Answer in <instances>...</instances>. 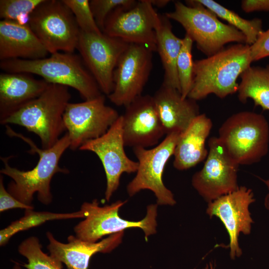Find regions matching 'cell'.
<instances>
[{"instance_id":"cell-1","label":"cell","mask_w":269,"mask_h":269,"mask_svg":"<svg viewBox=\"0 0 269 269\" xmlns=\"http://www.w3.org/2000/svg\"><path fill=\"white\" fill-rule=\"evenodd\" d=\"M6 133L9 136L19 137L30 147L29 153H36L39 160L35 167L29 170H21L10 166L8 157H1L4 167L0 172L10 177L12 181L7 186V190L21 202L32 206L33 195L37 194V199L42 204L48 205L52 201L50 183L57 173H68L69 171L59 165L61 157L70 147L69 135L66 133L51 148H40L29 138L14 132L10 127L5 126Z\"/></svg>"},{"instance_id":"cell-2","label":"cell","mask_w":269,"mask_h":269,"mask_svg":"<svg viewBox=\"0 0 269 269\" xmlns=\"http://www.w3.org/2000/svg\"><path fill=\"white\" fill-rule=\"evenodd\" d=\"M252 62L250 45L242 43L195 61L193 85L188 98L197 101L213 94L223 99L236 93L237 79Z\"/></svg>"},{"instance_id":"cell-3","label":"cell","mask_w":269,"mask_h":269,"mask_svg":"<svg viewBox=\"0 0 269 269\" xmlns=\"http://www.w3.org/2000/svg\"><path fill=\"white\" fill-rule=\"evenodd\" d=\"M0 67L4 72L34 74L49 84L71 87L84 101L103 94L81 57L74 53L58 52L36 60L1 61Z\"/></svg>"},{"instance_id":"cell-4","label":"cell","mask_w":269,"mask_h":269,"mask_svg":"<svg viewBox=\"0 0 269 269\" xmlns=\"http://www.w3.org/2000/svg\"><path fill=\"white\" fill-rule=\"evenodd\" d=\"M68 89L49 84L39 96L0 121V124L23 127L38 136L42 148H51L66 131L63 115L71 99Z\"/></svg>"},{"instance_id":"cell-5","label":"cell","mask_w":269,"mask_h":269,"mask_svg":"<svg viewBox=\"0 0 269 269\" xmlns=\"http://www.w3.org/2000/svg\"><path fill=\"white\" fill-rule=\"evenodd\" d=\"M174 2V10L164 14L179 23L196 43L197 48L207 57L223 49L230 42L246 44L245 36L230 24L219 20L218 16L197 0Z\"/></svg>"},{"instance_id":"cell-6","label":"cell","mask_w":269,"mask_h":269,"mask_svg":"<svg viewBox=\"0 0 269 269\" xmlns=\"http://www.w3.org/2000/svg\"><path fill=\"white\" fill-rule=\"evenodd\" d=\"M218 133L226 150L239 165L258 162L268 153L269 125L261 114L235 113L224 122Z\"/></svg>"},{"instance_id":"cell-7","label":"cell","mask_w":269,"mask_h":269,"mask_svg":"<svg viewBox=\"0 0 269 269\" xmlns=\"http://www.w3.org/2000/svg\"><path fill=\"white\" fill-rule=\"evenodd\" d=\"M127 201L118 200L109 205L100 206L97 199L84 202L80 209L85 217L74 228L75 236L85 241L95 243L105 236L124 232L129 228H139L145 238L156 232L157 204L147 207L145 217L139 221H130L120 217V209Z\"/></svg>"},{"instance_id":"cell-8","label":"cell","mask_w":269,"mask_h":269,"mask_svg":"<svg viewBox=\"0 0 269 269\" xmlns=\"http://www.w3.org/2000/svg\"><path fill=\"white\" fill-rule=\"evenodd\" d=\"M28 24L50 54L77 49L80 30L63 0H44L30 14Z\"/></svg>"},{"instance_id":"cell-9","label":"cell","mask_w":269,"mask_h":269,"mask_svg":"<svg viewBox=\"0 0 269 269\" xmlns=\"http://www.w3.org/2000/svg\"><path fill=\"white\" fill-rule=\"evenodd\" d=\"M180 134H167L160 143L150 149L133 148L138 166L135 176L127 186L130 197L147 189L154 193L157 205L173 206L176 204L173 194L164 184L163 174L168 160L173 155Z\"/></svg>"},{"instance_id":"cell-10","label":"cell","mask_w":269,"mask_h":269,"mask_svg":"<svg viewBox=\"0 0 269 269\" xmlns=\"http://www.w3.org/2000/svg\"><path fill=\"white\" fill-rule=\"evenodd\" d=\"M129 44L103 32L80 30L77 49L103 94L108 96L112 92L115 69Z\"/></svg>"},{"instance_id":"cell-11","label":"cell","mask_w":269,"mask_h":269,"mask_svg":"<svg viewBox=\"0 0 269 269\" xmlns=\"http://www.w3.org/2000/svg\"><path fill=\"white\" fill-rule=\"evenodd\" d=\"M120 116L105 104L104 94L90 100L69 103L63 121L69 137V148L75 150L87 141L105 134Z\"/></svg>"},{"instance_id":"cell-12","label":"cell","mask_w":269,"mask_h":269,"mask_svg":"<svg viewBox=\"0 0 269 269\" xmlns=\"http://www.w3.org/2000/svg\"><path fill=\"white\" fill-rule=\"evenodd\" d=\"M209 150L202 169L191 179L193 188L208 203L238 187L239 165L229 154L218 137L208 140Z\"/></svg>"},{"instance_id":"cell-13","label":"cell","mask_w":269,"mask_h":269,"mask_svg":"<svg viewBox=\"0 0 269 269\" xmlns=\"http://www.w3.org/2000/svg\"><path fill=\"white\" fill-rule=\"evenodd\" d=\"M159 18L149 0H138L132 7H118L107 17L102 32L128 43L156 51L155 27Z\"/></svg>"},{"instance_id":"cell-14","label":"cell","mask_w":269,"mask_h":269,"mask_svg":"<svg viewBox=\"0 0 269 269\" xmlns=\"http://www.w3.org/2000/svg\"><path fill=\"white\" fill-rule=\"evenodd\" d=\"M152 52L144 46L129 44L114 72V89L108 96L113 104L126 107L142 95L152 68Z\"/></svg>"},{"instance_id":"cell-15","label":"cell","mask_w":269,"mask_h":269,"mask_svg":"<svg viewBox=\"0 0 269 269\" xmlns=\"http://www.w3.org/2000/svg\"><path fill=\"white\" fill-rule=\"evenodd\" d=\"M125 146L121 115L105 134L87 141L79 148L93 152L100 159L106 177L105 198L107 201L119 188L122 174L136 172L138 168V162L127 155Z\"/></svg>"},{"instance_id":"cell-16","label":"cell","mask_w":269,"mask_h":269,"mask_svg":"<svg viewBox=\"0 0 269 269\" xmlns=\"http://www.w3.org/2000/svg\"><path fill=\"white\" fill-rule=\"evenodd\" d=\"M255 200L252 190L242 186L208 204L207 215L210 217L219 218L228 233L230 256L232 259L242 254L239 243L240 234L251 233L254 221L249 206Z\"/></svg>"},{"instance_id":"cell-17","label":"cell","mask_w":269,"mask_h":269,"mask_svg":"<svg viewBox=\"0 0 269 269\" xmlns=\"http://www.w3.org/2000/svg\"><path fill=\"white\" fill-rule=\"evenodd\" d=\"M122 116L126 146L147 148L157 145L165 134L152 96L137 97L125 107Z\"/></svg>"},{"instance_id":"cell-18","label":"cell","mask_w":269,"mask_h":269,"mask_svg":"<svg viewBox=\"0 0 269 269\" xmlns=\"http://www.w3.org/2000/svg\"><path fill=\"white\" fill-rule=\"evenodd\" d=\"M124 232H120L92 243L82 240L75 236L70 235L67 243L57 241L50 232L46 233L49 241L47 248L50 255L56 261L64 264L68 269H88L93 255L97 253H110L122 242Z\"/></svg>"},{"instance_id":"cell-19","label":"cell","mask_w":269,"mask_h":269,"mask_svg":"<svg viewBox=\"0 0 269 269\" xmlns=\"http://www.w3.org/2000/svg\"><path fill=\"white\" fill-rule=\"evenodd\" d=\"M152 96L166 135L182 133L200 114L196 101L183 99L178 90L162 83Z\"/></svg>"},{"instance_id":"cell-20","label":"cell","mask_w":269,"mask_h":269,"mask_svg":"<svg viewBox=\"0 0 269 269\" xmlns=\"http://www.w3.org/2000/svg\"><path fill=\"white\" fill-rule=\"evenodd\" d=\"M49 52L28 24L15 21H0V60H36L46 57Z\"/></svg>"},{"instance_id":"cell-21","label":"cell","mask_w":269,"mask_h":269,"mask_svg":"<svg viewBox=\"0 0 269 269\" xmlns=\"http://www.w3.org/2000/svg\"><path fill=\"white\" fill-rule=\"evenodd\" d=\"M48 84L27 73H0V121L39 96Z\"/></svg>"},{"instance_id":"cell-22","label":"cell","mask_w":269,"mask_h":269,"mask_svg":"<svg viewBox=\"0 0 269 269\" xmlns=\"http://www.w3.org/2000/svg\"><path fill=\"white\" fill-rule=\"evenodd\" d=\"M212 128L211 120L205 114H200L179 134L173 153L175 169H188L206 158L208 151L205 142Z\"/></svg>"},{"instance_id":"cell-23","label":"cell","mask_w":269,"mask_h":269,"mask_svg":"<svg viewBox=\"0 0 269 269\" xmlns=\"http://www.w3.org/2000/svg\"><path fill=\"white\" fill-rule=\"evenodd\" d=\"M155 32L156 52L159 55L164 69L162 84L176 89L181 93L176 62L182 38H179L173 33L170 19L165 14H159Z\"/></svg>"},{"instance_id":"cell-24","label":"cell","mask_w":269,"mask_h":269,"mask_svg":"<svg viewBox=\"0 0 269 269\" xmlns=\"http://www.w3.org/2000/svg\"><path fill=\"white\" fill-rule=\"evenodd\" d=\"M238 98L245 103L252 99L256 106L269 111V64L265 67L250 66L240 76Z\"/></svg>"},{"instance_id":"cell-25","label":"cell","mask_w":269,"mask_h":269,"mask_svg":"<svg viewBox=\"0 0 269 269\" xmlns=\"http://www.w3.org/2000/svg\"><path fill=\"white\" fill-rule=\"evenodd\" d=\"M84 217L85 213L81 209L78 211L67 213L37 212L33 211V209H26L23 217L0 230V246L5 245L15 234L38 226L48 221L84 218Z\"/></svg>"},{"instance_id":"cell-26","label":"cell","mask_w":269,"mask_h":269,"mask_svg":"<svg viewBox=\"0 0 269 269\" xmlns=\"http://www.w3.org/2000/svg\"><path fill=\"white\" fill-rule=\"evenodd\" d=\"M218 17L226 20L230 25L240 31L245 36L246 44L251 45L263 31L262 20L259 18L246 19L235 12L212 0H197Z\"/></svg>"},{"instance_id":"cell-27","label":"cell","mask_w":269,"mask_h":269,"mask_svg":"<svg viewBox=\"0 0 269 269\" xmlns=\"http://www.w3.org/2000/svg\"><path fill=\"white\" fill-rule=\"evenodd\" d=\"M18 251L27 260L23 266L26 269H62V264L41 249L39 239L34 236L23 241L18 247Z\"/></svg>"},{"instance_id":"cell-28","label":"cell","mask_w":269,"mask_h":269,"mask_svg":"<svg viewBox=\"0 0 269 269\" xmlns=\"http://www.w3.org/2000/svg\"><path fill=\"white\" fill-rule=\"evenodd\" d=\"M193 41L186 34L182 38V45L177 59L176 68L183 99L188 98L193 82L194 62L192 49Z\"/></svg>"},{"instance_id":"cell-29","label":"cell","mask_w":269,"mask_h":269,"mask_svg":"<svg viewBox=\"0 0 269 269\" xmlns=\"http://www.w3.org/2000/svg\"><path fill=\"white\" fill-rule=\"evenodd\" d=\"M44 0H0V17L28 24L30 14Z\"/></svg>"},{"instance_id":"cell-30","label":"cell","mask_w":269,"mask_h":269,"mask_svg":"<svg viewBox=\"0 0 269 269\" xmlns=\"http://www.w3.org/2000/svg\"><path fill=\"white\" fill-rule=\"evenodd\" d=\"M73 14L80 30L90 33H101L92 13L90 0H63Z\"/></svg>"},{"instance_id":"cell-31","label":"cell","mask_w":269,"mask_h":269,"mask_svg":"<svg viewBox=\"0 0 269 269\" xmlns=\"http://www.w3.org/2000/svg\"><path fill=\"white\" fill-rule=\"evenodd\" d=\"M137 1L135 0H91L90 5L95 21L102 31L105 21L112 11L120 7L131 8Z\"/></svg>"},{"instance_id":"cell-32","label":"cell","mask_w":269,"mask_h":269,"mask_svg":"<svg viewBox=\"0 0 269 269\" xmlns=\"http://www.w3.org/2000/svg\"><path fill=\"white\" fill-rule=\"evenodd\" d=\"M250 48L253 62L269 56V28L263 30Z\"/></svg>"},{"instance_id":"cell-33","label":"cell","mask_w":269,"mask_h":269,"mask_svg":"<svg viewBox=\"0 0 269 269\" xmlns=\"http://www.w3.org/2000/svg\"><path fill=\"white\" fill-rule=\"evenodd\" d=\"M21 208L33 209L34 207L26 205L14 198L5 189L3 181V177H0V212H2L8 209Z\"/></svg>"},{"instance_id":"cell-34","label":"cell","mask_w":269,"mask_h":269,"mask_svg":"<svg viewBox=\"0 0 269 269\" xmlns=\"http://www.w3.org/2000/svg\"><path fill=\"white\" fill-rule=\"evenodd\" d=\"M241 8L246 12L269 11V0H243Z\"/></svg>"},{"instance_id":"cell-35","label":"cell","mask_w":269,"mask_h":269,"mask_svg":"<svg viewBox=\"0 0 269 269\" xmlns=\"http://www.w3.org/2000/svg\"><path fill=\"white\" fill-rule=\"evenodd\" d=\"M151 4L158 7H163L166 6L170 1L169 0H149Z\"/></svg>"},{"instance_id":"cell-36","label":"cell","mask_w":269,"mask_h":269,"mask_svg":"<svg viewBox=\"0 0 269 269\" xmlns=\"http://www.w3.org/2000/svg\"><path fill=\"white\" fill-rule=\"evenodd\" d=\"M262 181L266 185L269 192L266 195L264 200V205L265 208L269 211V178L267 179H262Z\"/></svg>"},{"instance_id":"cell-37","label":"cell","mask_w":269,"mask_h":269,"mask_svg":"<svg viewBox=\"0 0 269 269\" xmlns=\"http://www.w3.org/2000/svg\"><path fill=\"white\" fill-rule=\"evenodd\" d=\"M203 269H215V267L212 263H209V264H206Z\"/></svg>"},{"instance_id":"cell-38","label":"cell","mask_w":269,"mask_h":269,"mask_svg":"<svg viewBox=\"0 0 269 269\" xmlns=\"http://www.w3.org/2000/svg\"><path fill=\"white\" fill-rule=\"evenodd\" d=\"M12 269H23L18 263H15Z\"/></svg>"}]
</instances>
